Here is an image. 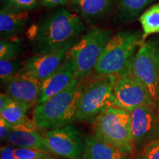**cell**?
I'll return each instance as SVG.
<instances>
[{
    "label": "cell",
    "instance_id": "4316f807",
    "mask_svg": "<svg viewBox=\"0 0 159 159\" xmlns=\"http://www.w3.org/2000/svg\"><path fill=\"white\" fill-rule=\"evenodd\" d=\"M16 146L10 144L1 148V159H16L15 156Z\"/></svg>",
    "mask_w": 159,
    "mask_h": 159
},
{
    "label": "cell",
    "instance_id": "7402d4cb",
    "mask_svg": "<svg viewBox=\"0 0 159 159\" xmlns=\"http://www.w3.org/2000/svg\"><path fill=\"white\" fill-rule=\"evenodd\" d=\"M16 159H54L50 155L31 148H17L15 149Z\"/></svg>",
    "mask_w": 159,
    "mask_h": 159
},
{
    "label": "cell",
    "instance_id": "cb8c5ba5",
    "mask_svg": "<svg viewBox=\"0 0 159 159\" xmlns=\"http://www.w3.org/2000/svg\"><path fill=\"white\" fill-rule=\"evenodd\" d=\"M135 159H159V139L145 146Z\"/></svg>",
    "mask_w": 159,
    "mask_h": 159
},
{
    "label": "cell",
    "instance_id": "f1b7e54d",
    "mask_svg": "<svg viewBox=\"0 0 159 159\" xmlns=\"http://www.w3.org/2000/svg\"><path fill=\"white\" fill-rule=\"evenodd\" d=\"M12 98H11L7 94H1L0 95V110L5 108L8 103L12 100Z\"/></svg>",
    "mask_w": 159,
    "mask_h": 159
},
{
    "label": "cell",
    "instance_id": "4fadbf2b",
    "mask_svg": "<svg viewBox=\"0 0 159 159\" xmlns=\"http://www.w3.org/2000/svg\"><path fill=\"white\" fill-rule=\"evenodd\" d=\"M5 92L13 99L32 106L37 104L41 82L22 69L5 83Z\"/></svg>",
    "mask_w": 159,
    "mask_h": 159
},
{
    "label": "cell",
    "instance_id": "484cf974",
    "mask_svg": "<svg viewBox=\"0 0 159 159\" xmlns=\"http://www.w3.org/2000/svg\"><path fill=\"white\" fill-rule=\"evenodd\" d=\"M12 130H13V127L2 117L0 116V139L2 142L8 141Z\"/></svg>",
    "mask_w": 159,
    "mask_h": 159
},
{
    "label": "cell",
    "instance_id": "603a6c76",
    "mask_svg": "<svg viewBox=\"0 0 159 159\" xmlns=\"http://www.w3.org/2000/svg\"><path fill=\"white\" fill-rule=\"evenodd\" d=\"M19 47L15 43L1 39L0 41V59L16 58L19 55Z\"/></svg>",
    "mask_w": 159,
    "mask_h": 159
},
{
    "label": "cell",
    "instance_id": "83f0119b",
    "mask_svg": "<svg viewBox=\"0 0 159 159\" xmlns=\"http://www.w3.org/2000/svg\"><path fill=\"white\" fill-rule=\"evenodd\" d=\"M40 2L44 7L52 8L59 5H66L67 3L70 2L71 0H40Z\"/></svg>",
    "mask_w": 159,
    "mask_h": 159
},
{
    "label": "cell",
    "instance_id": "7a4b0ae2",
    "mask_svg": "<svg viewBox=\"0 0 159 159\" xmlns=\"http://www.w3.org/2000/svg\"><path fill=\"white\" fill-rule=\"evenodd\" d=\"M85 30L78 15L63 7L59 8L40 24L35 35V45L39 53L57 50L74 41Z\"/></svg>",
    "mask_w": 159,
    "mask_h": 159
},
{
    "label": "cell",
    "instance_id": "8992f818",
    "mask_svg": "<svg viewBox=\"0 0 159 159\" xmlns=\"http://www.w3.org/2000/svg\"><path fill=\"white\" fill-rule=\"evenodd\" d=\"M110 39V30L94 27L72 46L69 55L75 62L77 79L82 80L94 71L99 57Z\"/></svg>",
    "mask_w": 159,
    "mask_h": 159
},
{
    "label": "cell",
    "instance_id": "6da1fadb",
    "mask_svg": "<svg viewBox=\"0 0 159 159\" xmlns=\"http://www.w3.org/2000/svg\"><path fill=\"white\" fill-rule=\"evenodd\" d=\"M83 89L80 80L76 78L64 91L37 104L33 113V121L36 128L49 131L74 122Z\"/></svg>",
    "mask_w": 159,
    "mask_h": 159
},
{
    "label": "cell",
    "instance_id": "5bb4252c",
    "mask_svg": "<svg viewBox=\"0 0 159 159\" xmlns=\"http://www.w3.org/2000/svg\"><path fill=\"white\" fill-rule=\"evenodd\" d=\"M38 128L33 120L13 127L8 139L10 144L17 148H26L51 154L46 143V138L38 132Z\"/></svg>",
    "mask_w": 159,
    "mask_h": 159
},
{
    "label": "cell",
    "instance_id": "277c9868",
    "mask_svg": "<svg viewBox=\"0 0 159 159\" xmlns=\"http://www.w3.org/2000/svg\"><path fill=\"white\" fill-rule=\"evenodd\" d=\"M94 136L127 156L132 154L131 116L129 111L113 106L96 118Z\"/></svg>",
    "mask_w": 159,
    "mask_h": 159
},
{
    "label": "cell",
    "instance_id": "e0dca14e",
    "mask_svg": "<svg viewBox=\"0 0 159 159\" xmlns=\"http://www.w3.org/2000/svg\"><path fill=\"white\" fill-rule=\"evenodd\" d=\"M83 159H129V156L94 135L85 139Z\"/></svg>",
    "mask_w": 159,
    "mask_h": 159
},
{
    "label": "cell",
    "instance_id": "3957f363",
    "mask_svg": "<svg viewBox=\"0 0 159 159\" xmlns=\"http://www.w3.org/2000/svg\"><path fill=\"white\" fill-rule=\"evenodd\" d=\"M143 42L139 33L132 32H120L111 37L99 57L94 71L99 75H131V63L137 48Z\"/></svg>",
    "mask_w": 159,
    "mask_h": 159
},
{
    "label": "cell",
    "instance_id": "30bf717a",
    "mask_svg": "<svg viewBox=\"0 0 159 159\" xmlns=\"http://www.w3.org/2000/svg\"><path fill=\"white\" fill-rule=\"evenodd\" d=\"M44 136L51 154L66 159H83L84 143L78 130L73 125L49 130Z\"/></svg>",
    "mask_w": 159,
    "mask_h": 159
},
{
    "label": "cell",
    "instance_id": "5b68a950",
    "mask_svg": "<svg viewBox=\"0 0 159 159\" xmlns=\"http://www.w3.org/2000/svg\"><path fill=\"white\" fill-rule=\"evenodd\" d=\"M116 80L115 75H99L85 87L77 102L75 120L93 123L97 116L114 106Z\"/></svg>",
    "mask_w": 159,
    "mask_h": 159
},
{
    "label": "cell",
    "instance_id": "8fae6325",
    "mask_svg": "<svg viewBox=\"0 0 159 159\" xmlns=\"http://www.w3.org/2000/svg\"><path fill=\"white\" fill-rule=\"evenodd\" d=\"M74 41H70L57 50L33 55L26 60L21 69L41 82L63 63L68 56L69 50L77 42Z\"/></svg>",
    "mask_w": 159,
    "mask_h": 159
},
{
    "label": "cell",
    "instance_id": "d4e9b609",
    "mask_svg": "<svg viewBox=\"0 0 159 159\" xmlns=\"http://www.w3.org/2000/svg\"><path fill=\"white\" fill-rule=\"evenodd\" d=\"M2 1H4L7 7L21 10V11H28L35 8L40 0H2Z\"/></svg>",
    "mask_w": 159,
    "mask_h": 159
},
{
    "label": "cell",
    "instance_id": "9a60e30c",
    "mask_svg": "<svg viewBox=\"0 0 159 159\" xmlns=\"http://www.w3.org/2000/svg\"><path fill=\"white\" fill-rule=\"evenodd\" d=\"M115 0H71L73 10L91 25L102 19L112 9Z\"/></svg>",
    "mask_w": 159,
    "mask_h": 159
},
{
    "label": "cell",
    "instance_id": "d6986e66",
    "mask_svg": "<svg viewBox=\"0 0 159 159\" xmlns=\"http://www.w3.org/2000/svg\"><path fill=\"white\" fill-rule=\"evenodd\" d=\"M143 30L142 40L150 35L159 33V2L149 7L139 18Z\"/></svg>",
    "mask_w": 159,
    "mask_h": 159
},
{
    "label": "cell",
    "instance_id": "2e32d148",
    "mask_svg": "<svg viewBox=\"0 0 159 159\" xmlns=\"http://www.w3.org/2000/svg\"><path fill=\"white\" fill-rule=\"evenodd\" d=\"M30 18L27 11L6 7L0 11V32L3 39H11L20 33L27 25Z\"/></svg>",
    "mask_w": 159,
    "mask_h": 159
},
{
    "label": "cell",
    "instance_id": "7c38bea8",
    "mask_svg": "<svg viewBox=\"0 0 159 159\" xmlns=\"http://www.w3.org/2000/svg\"><path fill=\"white\" fill-rule=\"evenodd\" d=\"M76 65L74 59L68 54L63 63L50 75L41 82V91L37 104L64 91L76 79Z\"/></svg>",
    "mask_w": 159,
    "mask_h": 159
},
{
    "label": "cell",
    "instance_id": "ba28073f",
    "mask_svg": "<svg viewBox=\"0 0 159 159\" xmlns=\"http://www.w3.org/2000/svg\"><path fill=\"white\" fill-rule=\"evenodd\" d=\"M132 154L159 139V111L156 105H144L131 111Z\"/></svg>",
    "mask_w": 159,
    "mask_h": 159
},
{
    "label": "cell",
    "instance_id": "52a82bcc",
    "mask_svg": "<svg viewBox=\"0 0 159 159\" xmlns=\"http://www.w3.org/2000/svg\"><path fill=\"white\" fill-rule=\"evenodd\" d=\"M130 73L156 100L159 81V47L156 42H143L139 47L131 63Z\"/></svg>",
    "mask_w": 159,
    "mask_h": 159
},
{
    "label": "cell",
    "instance_id": "44dd1931",
    "mask_svg": "<svg viewBox=\"0 0 159 159\" xmlns=\"http://www.w3.org/2000/svg\"><path fill=\"white\" fill-rule=\"evenodd\" d=\"M19 61L16 58L0 59V79L4 84L21 71Z\"/></svg>",
    "mask_w": 159,
    "mask_h": 159
},
{
    "label": "cell",
    "instance_id": "ac0fdd59",
    "mask_svg": "<svg viewBox=\"0 0 159 159\" xmlns=\"http://www.w3.org/2000/svg\"><path fill=\"white\" fill-rule=\"evenodd\" d=\"M30 107L27 103L12 99L5 108L0 110V116L7 121L12 127L16 126L28 120L27 113Z\"/></svg>",
    "mask_w": 159,
    "mask_h": 159
},
{
    "label": "cell",
    "instance_id": "ffe728a7",
    "mask_svg": "<svg viewBox=\"0 0 159 159\" xmlns=\"http://www.w3.org/2000/svg\"><path fill=\"white\" fill-rule=\"evenodd\" d=\"M157 0H119L118 13L125 19H131Z\"/></svg>",
    "mask_w": 159,
    "mask_h": 159
},
{
    "label": "cell",
    "instance_id": "f546056e",
    "mask_svg": "<svg viewBox=\"0 0 159 159\" xmlns=\"http://www.w3.org/2000/svg\"><path fill=\"white\" fill-rule=\"evenodd\" d=\"M155 105H156L157 110L159 111V81H158V87H157V92H156V100H155Z\"/></svg>",
    "mask_w": 159,
    "mask_h": 159
},
{
    "label": "cell",
    "instance_id": "9c48e42d",
    "mask_svg": "<svg viewBox=\"0 0 159 159\" xmlns=\"http://www.w3.org/2000/svg\"><path fill=\"white\" fill-rule=\"evenodd\" d=\"M113 92L114 106L129 112L141 106L156 105L148 89L131 75L116 76Z\"/></svg>",
    "mask_w": 159,
    "mask_h": 159
}]
</instances>
